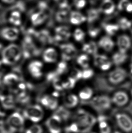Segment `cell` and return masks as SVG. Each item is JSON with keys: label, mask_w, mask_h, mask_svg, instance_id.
<instances>
[{"label": "cell", "mask_w": 132, "mask_h": 133, "mask_svg": "<svg viewBox=\"0 0 132 133\" xmlns=\"http://www.w3.org/2000/svg\"><path fill=\"white\" fill-rule=\"evenodd\" d=\"M8 21L12 26H19L21 25L22 17L21 12L18 10H13L9 13L8 16Z\"/></svg>", "instance_id": "cell-16"}, {"label": "cell", "mask_w": 132, "mask_h": 133, "mask_svg": "<svg viewBox=\"0 0 132 133\" xmlns=\"http://www.w3.org/2000/svg\"><path fill=\"white\" fill-rule=\"evenodd\" d=\"M19 78L16 74L11 73L7 74L3 78L4 84L7 86H14L19 81Z\"/></svg>", "instance_id": "cell-27"}, {"label": "cell", "mask_w": 132, "mask_h": 133, "mask_svg": "<svg viewBox=\"0 0 132 133\" xmlns=\"http://www.w3.org/2000/svg\"><path fill=\"white\" fill-rule=\"evenodd\" d=\"M1 62L0 61V67H1Z\"/></svg>", "instance_id": "cell-55"}, {"label": "cell", "mask_w": 132, "mask_h": 133, "mask_svg": "<svg viewBox=\"0 0 132 133\" xmlns=\"http://www.w3.org/2000/svg\"><path fill=\"white\" fill-rule=\"evenodd\" d=\"M118 23L119 28L122 30L129 29L131 25V22L125 18H121L118 20Z\"/></svg>", "instance_id": "cell-37"}, {"label": "cell", "mask_w": 132, "mask_h": 133, "mask_svg": "<svg viewBox=\"0 0 132 133\" xmlns=\"http://www.w3.org/2000/svg\"><path fill=\"white\" fill-rule=\"evenodd\" d=\"M62 119L55 114L46 120V126L50 133H61L63 129Z\"/></svg>", "instance_id": "cell-7"}, {"label": "cell", "mask_w": 132, "mask_h": 133, "mask_svg": "<svg viewBox=\"0 0 132 133\" xmlns=\"http://www.w3.org/2000/svg\"><path fill=\"white\" fill-rule=\"evenodd\" d=\"M115 8V6L112 0H104L100 6L99 11L110 15L114 12Z\"/></svg>", "instance_id": "cell-23"}, {"label": "cell", "mask_w": 132, "mask_h": 133, "mask_svg": "<svg viewBox=\"0 0 132 133\" xmlns=\"http://www.w3.org/2000/svg\"><path fill=\"white\" fill-rule=\"evenodd\" d=\"M57 53L56 51L53 48L46 49L43 54V59L47 63H53L57 61Z\"/></svg>", "instance_id": "cell-24"}, {"label": "cell", "mask_w": 132, "mask_h": 133, "mask_svg": "<svg viewBox=\"0 0 132 133\" xmlns=\"http://www.w3.org/2000/svg\"><path fill=\"white\" fill-rule=\"evenodd\" d=\"M126 11L128 12H132V4L129 3L126 8Z\"/></svg>", "instance_id": "cell-48"}, {"label": "cell", "mask_w": 132, "mask_h": 133, "mask_svg": "<svg viewBox=\"0 0 132 133\" xmlns=\"http://www.w3.org/2000/svg\"><path fill=\"white\" fill-rule=\"evenodd\" d=\"M113 133H122V132H120V131H114V132Z\"/></svg>", "instance_id": "cell-52"}, {"label": "cell", "mask_w": 132, "mask_h": 133, "mask_svg": "<svg viewBox=\"0 0 132 133\" xmlns=\"http://www.w3.org/2000/svg\"><path fill=\"white\" fill-rule=\"evenodd\" d=\"M112 62L109 60L108 61L105 62L102 65L100 66L99 68L103 71H106L110 69L112 66Z\"/></svg>", "instance_id": "cell-46"}, {"label": "cell", "mask_w": 132, "mask_h": 133, "mask_svg": "<svg viewBox=\"0 0 132 133\" xmlns=\"http://www.w3.org/2000/svg\"><path fill=\"white\" fill-rule=\"evenodd\" d=\"M131 96H132V88L131 89Z\"/></svg>", "instance_id": "cell-53"}, {"label": "cell", "mask_w": 132, "mask_h": 133, "mask_svg": "<svg viewBox=\"0 0 132 133\" xmlns=\"http://www.w3.org/2000/svg\"><path fill=\"white\" fill-rule=\"evenodd\" d=\"M22 51L19 46L10 44L2 50V62L5 64H13L20 59Z\"/></svg>", "instance_id": "cell-1"}, {"label": "cell", "mask_w": 132, "mask_h": 133, "mask_svg": "<svg viewBox=\"0 0 132 133\" xmlns=\"http://www.w3.org/2000/svg\"><path fill=\"white\" fill-rule=\"evenodd\" d=\"M90 133H97L95 132H91Z\"/></svg>", "instance_id": "cell-56"}, {"label": "cell", "mask_w": 132, "mask_h": 133, "mask_svg": "<svg viewBox=\"0 0 132 133\" xmlns=\"http://www.w3.org/2000/svg\"><path fill=\"white\" fill-rule=\"evenodd\" d=\"M131 69V73L132 74V68H130Z\"/></svg>", "instance_id": "cell-54"}, {"label": "cell", "mask_w": 132, "mask_h": 133, "mask_svg": "<svg viewBox=\"0 0 132 133\" xmlns=\"http://www.w3.org/2000/svg\"><path fill=\"white\" fill-rule=\"evenodd\" d=\"M85 0H74L73 4L77 9L83 8L86 5Z\"/></svg>", "instance_id": "cell-45"}, {"label": "cell", "mask_w": 132, "mask_h": 133, "mask_svg": "<svg viewBox=\"0 0 132 133\" xmlns=\"http://www.w3.org/2000/svg\"><path fill=\"white\" fill-rule=\"evenodd\" d=\"M115 122L118 127L123 132L130 133L132 131V119L127 114L122 112L115 115Z\"/></svg>", "instance_id": "cell-6"}, {"label": "cell", "mask_w": 132, "mask_h": 133, "mask_svg": "<svg viewBox=\"0 0 132 133\" xmlns=\"http://www.w3.org/2000/svg\"><path fill=\"white\" fill-rule=\"evenodd\" d=\"M86 19V17L81 12L73 11L70 12L68 20L72 25H77L84 22Z\"/></svg>", "instance_id": "cell-20"}, {"label": "cell", "mask_w": 132, "mask_h": 133, "mask_svg": "<svg viewBox=\"0 0 132 133\" xmlns=\"http://www.w3.org/2000/svg\"><path fill=\"white\" fill-rule=\"evenodd\" d=\"M40 102L45 108L50 110H55L58 108V102L57 99L52 96H43L41 98Z\"/></svg>", "instance_id": "cell-17"}, {"label": "cell", "mask_w": 132, "mask_h": 133, "mask_svg": "<svg viewBox=\"0 0 132 133\" xmlns=\"http://www.w3.org/2000/svg\"><path fill=\"white\" fill-rule=\"evenodd\" d=\"M60 49L62 53V57L64 61H69L76 57L77 53L76 48L71 43L61 45Z\"/></svg>", "instance_id": "cell-10"}, {"label": "cell", "mask_w": 132, "mask_h": 133, "mask_svg": "<svg viewBox=\"0 0 132 133\" xmlns=\"http://www.w3.org/2000/svg\"><path fill=\"white\" fill-rule=\"evenodd\" d=\"M128 77V73L124 68L118 67L114 69L108 74L107 80L111 84L118 85L123 83Z\"/></svg>", "instance_id": "cell-5"}, {"label": "cell", "mask_w": 132, "mask_h": 133, "mask_svg": "<svg viewBox=\"0 0 132 133\" xmlns=\"http://www.w3.org/2000/svg\"><path fill=\"white\" fill-rule=\"evenodd\" d=\"M102 26L109 36L114 35L119 29V26L118 24L103 23Z\"/></svg>", "instance_id": "cell-28"}, {"label": "cell", "mask_w": 132, "mask_h": 133, "mask_svg": "<svg viewBox=\"0 0 132 133\" xmlns=\"http://www.w3.org/2000/svg\"><path fill=\"white\" fill-rule=\"evenodd\" d=\"M53 87L57 90H62L64 89V81L59 78L57 77L53 81Z\"/></svg>", "instance_id": "cell-42"}, {"label": "cell", "mask_w": 132, "mask_h": 133, "mask_svg": "<svg viewBox=\"0 0 132 133\" xmlns=\"http://www.w3.org/2000/svg\"><path fill=\"white\" fill-rule=\"evenodd\" d=\"M129 3V0H120L118 5V9L119 11H123L126 9V7Z\"/></svg>", "instance_id": "cell-44"}, {"label": "cell", "mask_w": 132, "mask_h": 133, "mask_svg": "<svg viewBox=\"0 0 132 133\" xmlns=\"http://www.w3.org/2000/svg\"><path fill=\"white\" fill-rule=\"evenodd\" d=\"M67 69V64L65 62H60L57 65L56 72L59 76L64 73Z\"/></svg>", "instance_id": "cell-40"}, {"label": "cell", "mask_w": 132, "mask_h": 133, "mask_svg": "<svg viewBox=\"0 0 132 133\" xmlns=\"http://www.w3.org/2000/svg\"><path fill=\"white\" fill-rule=\"evenodd\" d=\"M74 39L77 42H81L84 40L85 37V34L81 29H76L73 33Z\"/></svg>", "instance_id": "cell-34"}, {"label": "cell", "mask_w": 132, "mask_h": 133, "mask_svg": "<svg viewBox=\"0 0 132 133\" xmlns=\"http://www.w3.org/2000/svg\"><path fill=\"white\" fill-rule=\"evenodd\" d=\"M42 63L39 61H34L30 63L28 69L30 74L35 78H39L42 75Z\"/></svg>", "instance_id": "cell-14"}, {"label": "cell", "mask_w": 132, "mask_h": 133, "mask_svg": "<svg viewBox=\"0 0 132 133\" xmlns=\"http://www.w3.org/2000/svg\"><path fill=\"white\" fill-rule=\"evenodd\" d=\"M0 102L2 107L5 109H12L15 106L14 99L11 95L0 96Z\"/></svg>", "instance_id": "cell-22"}, {"label": "cell", "mask_w": 132, "mask_h": 133, "mask_svg": "<svg viewBox=\"0 0 132 133\" xmlns=\"http://www.w3.org/2000/svg\"><path fill=\"white\" fill-rule=\"evenodd\" d=\"M78 97L75 95L69 94L65 97L64 100V105L66 108H72L76 107L78 103Z\"/></svg>", "instance_id": "cell-26"}, {"label": "cell", "mask_w": 132, "mask_h": 133, "mask_svg": "<svg viewBox=\"0 0 132 133\" xmlns=\"http://www.w3.org/2000/svg\"><path fill=\"white\" fill-rule=\"evenodd\" d=\"M101 29L98 26H91L89 27L88 30V34L91 38H94L97 37L100 34Z\"/></svg>", "instance_id": "cell-38"}, {"label": "cell", "mask_w": 132, "mask_h": 133, "mask_svg": "<svg viewBox=\"0 0 132 133\" xmlns=\"http://www.w3.org/2000/svg\"><path fill=\"white\" fill-rule=\"evenodd\" d=\"M2 38L6 40L14 41L18 39L19 34V30L17 27L9 26L4 27L0 32Z\"/></svg>", "instance_id": "cell-11"}, {"label": "cell", "mask_w": 132, "mask_h": 133, "mask_svg": "<svg viewBox=\"0 0 132 133\" xmlns=\"http://www.w3.org/2000/svg\"><path fill=\"white\" fill-rule=\"evenodd\" d=\"M25 133H43V129L40 125L35 123L29 127Z\"/></svg>", "instance_id": "cell-36"}, {"label": "cell", "mask_w": 132, "mask_h": 133, "mask_svg": "<svg viewBox=\"0 0 132 133\" xmlns=\"http://www.w3.org/2000/svg\"><path fill=\"white\" fill-rule=\"evenodd\" d=\"M76 81L82 79V71L78 69H74L71 71V76Z\"/></svg>", "instance_id": "cell-43"}, {"label": "cell", "mask_w": 132, "mask_h": 133, "mask_svg": "<svg viewBox=\"0 0 132 133\" xmlns=\"http://www.w3.org/2000/svg\"><path fill=\"white\" fill-rule=\"evenodd\" d=\"M9 130L12 132L21 131L25 126V118L18 112H14L10 115L6 121Z\"/></svg>", "instance_id": "cell-4"}, {"label": "cell", "mask_w": 132, "mask_h": 133, "mask_svg": "<svg viewBox=\"0 0 132 133\" xmlns=\"http://www.w3.org/2000/svg\"><path fill=\"white\" fill-rule=\"evenodd\" d=\"M128 58V55L126 54H123L119 52H116L112 56V62L115 65L119 66L125 63Z\"/></svg>", "instance_id": "cell-25"}, {"label": "cell", "mask_w": 132, "mask_h": 133, "mask_svg": "<svg viewBox=\"0 0 132 133\" xmlns=\"http://www.w3.org/2000/svg\"><path fill=\"white\" fill-rule=\"evenodd\" d=\"M109 60L107 55L104 54H97L94 56V65L95 66L99 68L101 65Z\"/></svg>", "instance_id": "cell-32"}, {"label": "cell", "mask_w": 132, "mask_h": 133, "mask_svg": "<svg viewBox=\"0 0 132 133\" xmlns=\"http://www.w3.org/2000/svg\"><path fill=\"white\" fill-rule=\"evenodd\" d=\"M82 51L86 54L95 56L97 54L98 45L95 41H90L84 44L82 46Z\"/></svg>", "instance_id": "cell-21"}, {"label": "cell", "mask_w": 132, "mask_h": 133, "mask_svg": "<svg viewBox=\"0 0 132 133\" xmlns=\"http://www.w3.org/2000/svg\"><path fill=\"white\" fill-rule=\"evenodd\" d=\"M117 44L119 50V51L123 54H126L131 46V40L128 35L122 34L118 37Z\"/></svg>", "instance_id": "cell-12"}, {"label": "cell", "mask_w": 132, "mask_h": 133, "mask_svg": "<svg viewBox=\"0 0 132 133\" xmlns=\"http://www.w3.org/2000/svg\"><path fill=\"white\" fill-rule=\"evenodd\" d=\"M99 131L100 133H111V129L108 123L105 121H100L99 123Z\"/></svg>", "instance_id": "cell-35"}, {"label": "cell", "mask_w": 132, "mask_h": 133, "mask_svg": "<svg viewBox=\"0 0 132 133\" xmlns=\"http://www.w3.org/2000/svg\"><path fill=\"white\" fill-rule=\"evenodd\" d=\"M3 4L5 5H11L14 3L16 0H0Z\"/></svg>", "instance_id": "cell-47"}, {"label": "cell", "mask_w": 132, "mask_h": 133, "mask_svg": "<svg viewBox=\"0 0 132 133\" xmlns=\"http://www.w3.org/2000/svg\"><path fill=\"white\" fill-rule=\"evenodd\" d=\"M94 72L91 69L88 68L82 71V79L84 80L90 79L94 76Z\"/></svg>", "instance_id": "cell-41"}, {"label": "cell", "mask_w": 132, "mask_h": 133, "mask_svg": "<svg viewBox=\"0 0 132 133\" xmlns=\"http://www.w3.org/2000/svg\"><path fill=\"white\" fill-rule=\"evenodd\" d=\"M35 37L42 44H51L53 42V39L50 34L47 30H42L39 32H36Z\"/></svg>", "instance_id": "cell-18"}, {"label": "cell", "mask_w": 132, "mask_h": 133, "mask_svg": "<svg viewBox=\"0 0 132 133\" xmlns=\"http://www.w3.org/2000/svg\"><path fill=\"white\" fill-rule=\"evenodd\" d=\"M3 48V46L0 43V52L2 51V49Z\"/></svg>", "instance_id": "cell-50"}, {"label": "cell", "mask_w": 132, "mask_h": 133, "mask_svg": "<svg viewBox=\"0 0 132 133\" xmlns=\"http://www.w3.org/2000/svg\"><path fill=\"white\" fill-rule=\"evenodd\" d=\"M3 112H2V111H1V109H0V117H1V116H2L3 115Z\"/></svg>", "instance_id": "cell-51"}, {"label": "cell", "mask_w": 132, "mask_h": 133, "mask_svg": "<svg viewBox=\"0 0 132 133\" xmlns=\"http://www.w3.org/2000/svg\"><path fill=\"white\" fill-rule=\"evenodd\" d=\"M94 91L90 87H86L82 89L79 93V97L82 101L89 100L92 97Z\"/></svg>", "instance_id": "cell-29"}, {"label": "cell", "mask_w": 132, "mask_h": 133, "mask_svg": "<svg viewBox=\"0 0 132 133\" xmlns=\"http://www.w3.org/2000/svg\"><path fill=\"white\" fill-rule=\"evenodd\" d=\"M100 11L95 9H89L87 12V20L90 24L96 22L98 19L99 17Z\"/></svg>", "instance_id": "cell-30"}, {"label": "cell", "mask_w": 132, "mask_h": 133, "mask_svg": "<svg viewBox=\"0 0 132 133\" xmlns=\"http://www.w3.org/2000/svg\"><path fill=\"white\" fill-rule=\"evenodd\" d=\"M55 39L58 41L68 39L71 36L69 28L66 26H57L55 30Z\"/></svg>", "instance_id": "cell-13"}, {"label": "cell", "mask_w": 132, "mask_h": 133, "mask_svg": "<svg viewBox=\"0 0 132 133\" xmlns=\"http://www.w3.org/2000/svg\"><path fill=\"white\" fill-rule=\"evenodd\" d=\"M112 102L118 107L125 106L129 102L128 94L125 91L119 90L114 93L112 98Z\"/></svg>", "instance_id": "cell-9"}, {"label": "cell", "mask_w": 132, "mask_h": 133, "mask_svg": "<svg viewBox=\"0 0 132 133\" xmlns=\"http://www.w3.org/2000/svg\"><path fill=\"white\" fill-rule=\"evenodd\" d=\"M77 62L84 69H88L90 65V58L88 55L86 54H81L77 57Z\"/></svg>", "instance_id": "cell-31"}, {"label": "cell", "mask_w": 132, "mask_h": 133, "mask_svg": "<svg viewBox=\"0 0 132 133\" xmlns=\"http://www.w3.org/2000/svg\"><path fill=\"white\" fill-rule=\"evenodd\" d=\"M131 62H132V57H131Z\"/></svg>", "instance_id": "cell-57"}, {"label": "cell", "mask_w": 132, "mask_h": 133, "mask_svg": "<svg viewBox=\"0 0 132 133\" xmlns=\"http://www.w3.org/2000/svg\"><path fill=\"white\" fill-rule=\"evenodd\" d=\"M44 112L42 107L38 105H30L26 107L23 112L24 118L34 123H38L44 117Z\"/></svg>", "instance_id": "cell-3"}, {"label": "cell", "mask_w": 132, "mask_h": 133, "mask_svg": "<svg viewBox=\"0 0 132 133\" xmlns=\"http://www.w3.org/2000/svg\"><path fill=\"white\" fill-rule=\"evenodd\" d=\"M55 114L59 116L62 120H63L65 119H67L70 115V112L66 108L63 106H60L57 108Z\"/></svg>", "instance_id": "cell-33"}, {"label": "cell", "mask_w": 132, "mask_h": 133, "mask_svg": "<svg viewBox=\"0 0 132 133\" xmlns=\"http://www.w3.org/2000/svg\"><path fill=\"white\" fill-rule=\"evenodd\" d=\"M129 29L130 30L131 33L132 34V21L131 22V25H130V27H129Z\"/></svg>", "instance_id": "cell-49"}, {"label": "cell", "mask_w": 132, "mask_h": 133, "mask_svg": "<svg viewBox=\"0 0 132 133\" xmlns=\"http://www.w3.org/2000/svg\"><path fill=\"white\" fill-rule=\"evenodd\" d=\"M76 81L71 77H68L64 81V89H71L73 88L76 85Z\"/></svg>", "instance_id": "cell-39"}, {"label": "cell", "mask_w": 132, "mask_h": 133, "mask_svg": "<svg viewBox=\"0 0 132 133\" xmlns=\"http://www.w3.org/2000/svg\"><path fill=\"white\" fill-rule=\"evenodd\" d=\"M91 103L96 109L102 111L110 108L112 102L109 96L105 95H102L94 97L91 100Z\"/></svg>", "instance_id": "cell-8"}, {"label": "cell", "mask_w": 132, "mask_h": 133, "mask_svg": "<svg viewBox=\"0 0 132 133\" xmlns=\"http://www.w3.org/2000/svg\"><path fill=\"white\" fill-rule=\"evenodd\" d=\"M47 18L45 13L42 11H39L32 13L30 17V21L34 26H38L43 23Z\"/></svg>", "instance_id": "cell-19"}, {"label": "cell", "mask_w": 132, "mask_h": 133, "mask_svg": "<svg viewBox=\"0 0 132 133\" xmlns=\"http://www.w3.org/2000/svg\"><path fill=\"white\" fill-rule=\"evenodd\" d=\"M35 40L33 37L30 35L26 36L24 38L22 45V54L25 58H30L40 54L41 50L36 46Z\"/></svg>", "instance_id": "cell-2"}, {"label": "cell", "mask_w": 132, "mask_h": 133, "mask_svg": "<svg viewBox=\"0 0 132 133\" xmlns=\"http://www.w3.org/2000/svg\"><path fill=\"white\" fill-rule=\"evenodd\" d=\"M98 45L99 47L107 52H110L114 49L115 43L109 36L102 37L98 41Z\"/></svg>", "instance_id": "cell-15"}]
</instances>
